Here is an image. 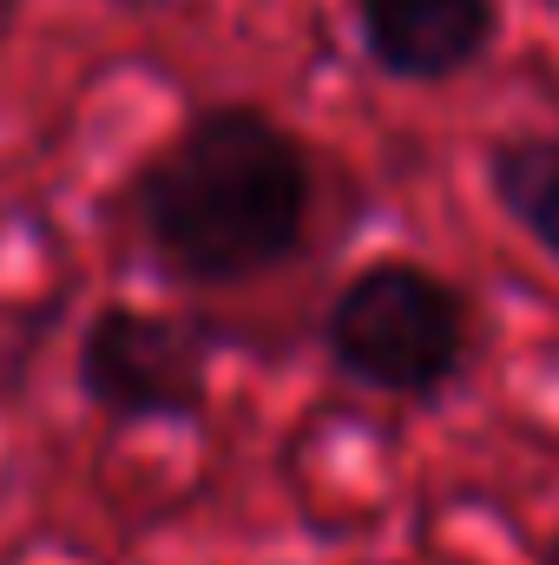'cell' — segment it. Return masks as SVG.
Returning a JSON list of instances; mask_svg holds the SVG:
<instances>
[{
    "instance_id": "6da1fadb",
    "label": "cell",
    "mask_w": 559,
    "mask_h": 565,
    "mask_svg": "<svg viewBox=\"0 0 559 565\" xmlns=\"http://www.w3.org/2000/svg\"><path fill=\"white\" fill-rule=\"evenodd\" d=\"M309 145L251 99L198 106L133 178V217L158 270L191 289H244L309 244Z\"/></svg>"
},
{
    "instance_id": "7a4b0ae2",
    "label": "cell",
    "mask_w": 559,
    "mask_h": 565,
    "mask_svg": "<svg viewBox=\"0 0 559 565\" xmlns=\"http://www.w3.org/2000/svg\"><path fill=\"white\" fill-rule=\"evenodd\" d=\"M316 342L329 369L389 402H441L474 355V309L461 282L415 257H376L336 282Z\"/></svg>"
},
{
    "instance_id": "3957f363",
    "label": "cell",
    "mask_w": 559,
    "mask_h": 565,
    "mask_svg": "<svg viewBox=\"0 0 559 565\" xmlns=\"http://www.w3.org/2000/svg\"><path fill=\"white\" fill-rule=\"evenodd\" d=\"M80 395L126 427H184L211 408V335L139 302L93 309L80 355Z\"/></svg>"
},
{
    "instance_id": "277c9868",
    "label": "cell",
    "mask_w": 559,
    "mask_h": 565,
    "mask_svg": "<svg viewBox=\"0 0 559 565\" xmlns=\"http://www.w3.org/2000/svg\"><path fill=\"white\" fill-rule=\"evenodd\" d=\"M362 60L395 86H454L500 40V0H349Z\"/></svg>"
},
{
    "instance_id": "5b68a950",
    "label": "cell",
    "mask_w": 559,
    "mask_h": 565,
    "mask_svg": "<svg viewBox=\"0 0 559 565\" xmlns=\"http://www.w3.org/2000/svg\"><path fill=\"white\" fill-rule=\"evenodd\" d=\"M487 191L559 264V132H514L487 151Z\"/></svg>"
},
{
    "instance_id": "8992f818",
    "label": "cell",
    "mask_w": 559,
    "mask_h": 565,
    "mask_svg": "<svg viewBox=\"0 0 559 565\" xmlns=\"http://www.w3.org/2000/svg\"><path fill=\"white\" fill-rule=\"evenodd\" d=\"M540 565H559V533L547 540V559H540Z\"/></svg>"
}]
</instances>
